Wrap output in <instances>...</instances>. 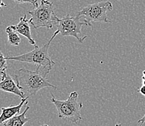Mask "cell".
Wrapping results in <instances>:
<instances>
[{
  "label": "cell",
  "mask_w": 145,
  "mask_h": 126,
  "mask_svg": "<svg viewBox=\"0 0 145 126\" xmlns=\"http://www.w3.org/2000/svg\"><path fill=\"white\" fill-rule=\"evenodd\" d=\"M58 34H59V30H56L54 35L51 37L48 43L44 44L41 47L36 46L33 51H29L25 54H20L18 56L7 57V59L35 65H36V69L41 72L45 76H46L55 65L54 61L52 60L50 57L48 49L51 42L54 39Z\"/></svg>",
  "instance_id": "obj_2"
},
{
  "label": "cell",
  "mask_w": 145,
  "mask_h": 126,
  "mask_svg": "<svg viewBox=\"0 0 145 126\" xmlns=\"http://www.w3.org/2000/svg\"><path fill=\"white\" fill-rule=\"evenodd\" d=\"M115 126H122V124H121V123H118V124H116Z\"/></svg>",
  "instance_id": "obj_19"
},
{
  "label": "cell",
  "mask_w": 145,
  "mask_h": 126,
  "mask_svg": "<svg viewBox=\"0 0 145 126\" xmlns=\"http://www.w3.org/2000/svg\"><path fill=\"white\" fill-rule=\"evenodd\" d=\"M28 99V96L24 98V99H22L20 103L18 105H12L7 107H2L1 108L2 113L0 115V124H3L4 122H5L6 120L18 115L23 105H25L28 102V101H27Z\"/></svg>",
  "instance_id": "obj_9"
},
{
  "label": "cell",
  "mask_w": 145,
  "mask_h": 126,
  "mask_svg": "<svg viewBox=\"0 0 145 126\" xmlns=\"http://www.w3.org/2000/svg\"><path fill=\"white\" fill-rule=\"evenodd\" d=\"M30 110V107L26 106L24 112L20 115H17L12 117L9 120H6L3 123L4 126H24L27 122L30 120V118L26 117L27 111Z\"/></svg>",
  "instance_id": "obj_10"
},
{
  "label": "cell",
  "mask_w": 145,
  "mask_h": 126,
  "mask_svg": "<svg viewBox=\"0 0 145 126\" xmlns=\"http://www.w3.org/2000/svg\"><path fill=\"white\" fill-rule=\"evenodd\" d=\"M0 90L14 94L21 99L26 97L24 93L19 88L14 78L8 75H7L3 80H0Z\"/></svg>",
  "instance_id": "obj_8"
},
{
  "label": "cell",
  "mask_w": 145,
  "mask_h": 126,
  "mask_svg": "<svg viewBox=\"0 0 145 126\" xmlns=\"http://www.w3.org/2000/svg\"><path fill=\"white\" fill-rule=\"evenodd\" d=\"M29 19L27 18V15H25L23 17H21L20 18V22L15 26H11L14 30H15L18 34H21L24 37H25L27 40L29 41L30 44L36 46V43L34 41L32 37L31 31H30V26Z\"/></svg>",
  "instance_id": "obj_7"
},
{
  "label": "cell",
  "mask_w": 145,
  "mask_h": 126,
  "mask_svg": "<svg viewBox=\"0 0 145 126\" xmlns=\"http://www.w3.org/2000/svg\"><path fill=\"white\" fill-rule=\"evenodd\" d=\"M144 123H145V115H144L142 118H141L139 121H138V124H139V125H142L144 124Z\"/></svg>",
  "instance_id": "obj_15"
},
{
  "label": "cell",
  "mask_w": 145,
  "mask_h": 126,
  "mask_svg": "<svg viewBox=\"0 0 145 126\" xmlns=\"http://www.w3.org/2000/svg\"><path fill=\"white\" fill-rule=\"evenodd\" d=\"M41 126H48V125H41Z\"/></svg>",
  "instance_id": "obj_20"
},
{
  "label": "cell",
  "mask_w": 145,
  "mask_h": 126,
  "mask_svg": "<svg viewBox=\"0 0 145 126\" xmlns=\"http://www.w3.org/2000/svg\"><path fill=\"white\" fill-rule=\"evenodd\" d=\"M78 97L79 94L77 91H72L65 101L58 100L51 94V102L56 107L60 119L64 118L75 124L82 120L80 110L82 108L83 104L79 101Z\"/></svg>",
  "instance_id": "obj_3"
},
{
  "label": "cell",
  "mask_w": 145,
  "mask_h": 126,
  "mask_svg": "<svg viewBox=\"0 0 145 126\" xmlns=\"http://www.w3.org/2000/svg\"><path fill=\"white\" fill-rule=\"evenodd\" d=\"M6 33L7 34L8 42L12 46H19L21 42V38L16 30H14L12 26H10L6 28Z\"/></svg>",
  "instance_id": "obj_11"
},
{
  "label": "cell",
  "mask_w": 145,
  "mask_h": 126,
  "mask_svg": "<svg viewBox=\"0 0 145 126\" xmlns=\"http://www.w3.org/2000/svg\"><path fill=\"white\" fill-rule=\"evenodd\" d=\"M142 77L145 78V70H144L143 72H142Z\"/></svg>",
  "instance_id": "obj_18"
},
{
  "label": "cell",
  "mask_w": 145,
  "mask_h": 126,
  "mask_svg": "<svg viewBox=\"0 0 145 126\" xmlns=\"http://www.w3.org/2000/svg\"><path fill=\"white\" fill-rule=\"evenodd\" d=\"M7 7L6 4L4 3L2 0H0V10H2V9L3 8V7Z\"/></svg>",
  "instance_id": "obj_16"
},
{
  "label": "cell",
  "mask_w": 145,
  "mask_h": 126,
  "mask_svg": "<svg viewBox=\"0 0 145 126\" xmlns=\"http://www.w3.org/2000/svg\"><path fill=\"white\" fill-rule=\"evenodd\" d=\"M14 79L20 89L25 96L30 97L35 95L37 92L46 87L57 89V87L51 84L46 78L38 69L31 71L26 68H21L14 71Z\"/></svg>",
  "instance_id": "obj_1"
},
{
  "label": "cell",
  "mask_w": 145,
  "mask_h": 126,
  "mask_svg": "<svg viewBox=\"0 0 145 126\" xmlns=\"http://www.w3.org/2000/svg\"><path fill=\"white\" fill-rule=\"evenodd\" d=\"M7 57L4 56L3 53L0 51V80H3L7 75L6 70L7 69Z\"/></svg>",
  "instance_id": "obj_12"
},
{
  "label": "cell",
  "mask_w": 145,
  "mask_h": 126,
  "mask_svg": "<svg viewBox=\"0 0 145 126\" xmlns=\"http://www.w3.org/2000/svg\"><path fill=\"white\" fill-rule=\"evenodd\" d=\"M137 92H139L142 94L143 96H145V86H142V87L139 88L137 89Z\"/></svg>",
  "instance_id": "obj_14"
},
{
  "label": "cell",
  "mask_w": 145,
  "mask_h": 126,
  "mask_svg": "<svg viewBox=\"0 0 145 126\" xmlns=\"http://www.w3.org/2000/svg\"><path fill=\"white\" fill-rule=\"evenodd\" d=\"M28 13L31 15L29 21L34 29L41 27L51 29L56 26L58 17L54 13V5L48 0H41L40 5Z\"/></svg>",
  "instance_id": "obj_4"
},
{
  "label": "cell",
  "mask_w": 145,
  "mask_h": 126,
  "mask_svg": "<svg viewBox=\"0 0 145 126\" xmlns=\"http://www.w3.org/2000/svg\"><path fill=\"white\" fill-rule=\"evenodd\" d=\"M113 10V5L109 1L89 5L77 13V15L84 18L88 26L92 27L94 22H109L107 13Z\"/></svg>",
  "instance_id": "obj_6"
},
{
  "label": "cell",
  "mask_w": 145,
  "mask_h": 126,
  "mask_svg": "<svg viewBox=\"0 0 145 126\" xmlns=\"http://www.w3.org/2000/svg\"><path fill=\"white\" fill-rule=\"evenodd\" d=\"M142 82H143V86H145V78L142 77Z\"/></svg>",
  "instance_id": "obj_17"
},
{
  "label": "cell",
  "mask_w": 145,
  "mask_h": 126,
  "mask_svg": "<svg viewBox=\"0 0 145 126\" xmlns=\"http://www.w3.org/2000/svg\"><path fill=\"white\" fill-rule=\"evenodd\" d=\"M15 3L17 4H24V3H30L35 6V7L39 6V0H13Z\"/></svg>",
  "instance_id": "obj_13"
},
{
  "label": "cell",
  "mask_w": 145,
  "mask_h": 126,
  "mask_svg": "<svg viewBox=\"0 0 145 126\" xmlns=\"http://www.w3.org/2000/svg\"><path fill=\"white\" fill-rule=\"evenodd\" d=\"M76 15V16L72 17L69 15H67L62 18H57L56 19V30H59V34L62 36H73L78 40L80 43H82L85 38V37L82 38V28L84 26H88L84 18Z\"/></svg>",
  "instance_id": "obj_5"
}]
</instances>
